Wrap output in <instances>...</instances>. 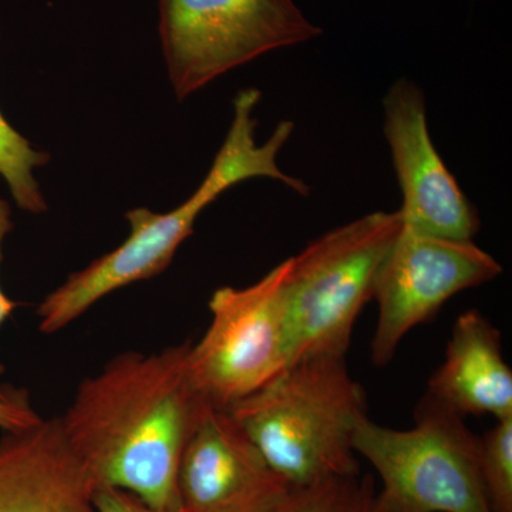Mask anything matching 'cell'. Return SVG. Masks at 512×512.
<instances>
[{"label":"cell","instance_id":"30bf717a","mask_svg":"<svg viewBox=\"0 0 512 512\" xmlns=\"http://www.w3.org/2000/svg\"><path fill=\"white\" fill-rule=\"evenodd\" d=\"M291 490L227 409L205 407L181 457V512H272Z\"/></svg>","mask_w":512,"mask_h":512},{"label":"cell","instance_id":"5b68a950","mask_svg":"<svg viewBox=\"0 0 512 512\" xmlns=\"http://www.w3.org/2000/svg\"><path fill=\"white\" fill-rule=\"evenodd\" d=\"M413 429L380 426L366 417L355 451L382 480L377 512H493L485 494L478 437L463 417L424 394Z\"/></svg>","mask_w":512,"mask_h":512},{"label":"cell","instance_id":"7c38bea8","mask_svg":"<svg viewBox=\"0 0 512 512\" xmlns=\"http://www.w3.org/2000/svg\"><path fill=\"white\" fill-rule=\"evenodd\" d=\"M426 396L463 419L512 417V372L503 357L500 330L483 313L471 309L458 316L446 359L431 375Z\"/></svg>","mask_w":512,"mask_h":512},{"label":"cell","instance_id":"9a60e30c","mask_svg":"<svg viewBox=\"0 0 512 512\" xmlns=\"http://www.w3.org/2000/svg\"><path fill=\"white\" fill-rule=\"evenodd\" d=\"M481 478L493 512H512V417L478 437Z\"/></svg>","mask_w":512,"mask_h":512},{"label":"cell","instance_id":"8fae6325","mask_svg":"<svg viewBox=\"0 0 512 512\" xmlns=\"http://www.w3.org/2000/svg\"><path fill=\"white\" fill-rule=\"evenodd\" d=\"M97 487L60 417L3 431L0 512H99Z\"/></svg>","mask_w":512,"mask_h":512},{"label":"cell","instance_id":"ba28073f","mask_svg":"<svg viewBox=\"0 0 512 512\" xmlns=\"http://www.w3.org/2000/svg\"><path fill=\"white\" fill-rule=\"evenodd\" d=\"M501 272L503 266L474 241L430 237L403 225L376 275L373 365L386 366L404 336L434 318L448 299L493 281Z\"/></svg>","mask_w":512,"mask_h":512},{"label":"cell","instance_id":"2e32d148","mask_svg":"<svg viewBox=\"0 0 512 512\" xmlns=\"http://www.w3.org/2000/svg\"><path fill=\"white\" fill-rule=\"evenodd\" d=\"M42 419L30 403L26 390L9 389L5 396L0 397V430L28 429Z\"/></svg>","mask_w":512,"mask_h":512},{"label":"cell","instance_id":"8992f818","mask_svg":"<svg viewBox=\"0 0 512 512\" xmlns=\"http://www.w3.org/2000/svg\"><path fill=\"white\" fill-rule=\"evenodd\" d=\"M323 30L293 0H160V37L178 100L272 50Z\"/></svg>","mask_w":512,"mask_h":512},{"label":"cell","instance_id":"4fadbf2b","mask_svg":"<svg viewBox=\"0 0 512 512\" xmlns=\"http://www.w3.org/2000/svg\"><path fill=\"white\" fill-rule=\"evenodd\" d=\"M50 161V154L36 150L0 111V177L8 184L15 204L33 215L45 214L47 202L43 197L33 170Z\"/></svg>","mask_w":512,"mask_h":512},{"label":"cell","instance_id":"5bb4252c","mask_svg":"<svg viewBox=\"0 0 512 512\" xmlns=\"http://www.w3.org/2000/svg\"><path fill=\"white\" fill-rule=\"evenodd\" d=\"M376 483L369 474L332 477L292 487L272 512H377Z\"/></svg>","mask_w":512,"mask_h":512},{"label":"cell","instance_id":"e0dca14e","mask_svg":"<svg viewBox=\"0 0 512 512\" xmlns=\"http://www.w3.org/2000/svg\"><path fill=\"white\" fill-rule=\"evenodd\" d=\"M96 503L99 512H181L158 510L126 491L101 488L97 490Z\"/></svg>","mask_w":512,"mask_h":512},{"label":"cell","instance_id":"52a82bcc","mask_svg":"<svg viewBox=\"0 0 512 512\" xmlns=\"http://www.w3.org/2000/svg\"><path fill=\"white\" fill-rule=\"evenodd\" d=\"M288 272L286 259L254 285L212 293L210 326L188 353L192 387L205 403L228 409L288 366Z\"/></svg>","mask_w":512,"mask_h":512},{"label":"cell","instance_id":"3957f363","mask_svg":"<svg viewBox=\"0 0 512 512\" xmlns=\"http://www.w3.org/2000/svg\"><path fill=\"white\" fill-rule=\"evenodd\" d=\"M227 410L292 487L362 473L355 436L367 400L346 356L298 360Z\"/></svg>","mask_w":512,"mask_h":512},{"label":"cell","instance_id":"6da1fadb","mask_svg":"<svg viewBox=\"0 0 512 512\" xmlns=\"http://www.w3.org/2000/svg\"><path fill=\"white\" fill-rule=\"evenodd\" d=\"M191 342L124 352L77 387L60 417L97 490L126 491L158 510L181 511L178 473L205 407L188 375Z\"/></svg>","mask_w":512,"mask_h":512},{"label":"cell","instance_id":"ac0fdd59","mask_svg":"<svg viewBox=\"0 0 512 512\" xmlns=\"http://www.w3.org/2000/svg\"><path fill=\"white\" fill-rule=\"evenodd\" d=\"M13 221H12V208H10L9 202L0 198V264L3 259V244H5L6 237L12 232ZM18 308V303L13 302L12 299L6 295L5 291L0 285V328L5 325L6 320L12 316V313ZM3 367L0 365V375H2ZM9 389H3L0 386V397L5 396Z\"/></svg>","mask_w":512,"mask_h":512},{"label":"cell","instance_id":"7a4b0ae2","mask_svg":"<svg viewBox=\"0 0 512 512\" xmlns=\"http://www.w3.org/2000/svg\"><path fill=\"white\" fill-rule=\"evenodd\" d=\"M259 100L258 89H245L237 94L227 137L210 171L187 201L164 214L148 208L128 211L130 235L126 241L94 259L82 271L70 274L43 299L37 308L40 332L46 335L60 332L110 293L163 274L178 248L191 237L201 212L234 185L266 177L288 185L298 194H309L308 185L284 173L276 161L279 151L292 136L295 128L292 121H281L266 143H256L258 120L254 111Z\"/></svg>","mask_w":512,"mask_h":512},{"label":"cell","instance_id":"277c9868","mask_svg":"<svg viewBox=\"0 0 512 512\" xmlns=\"http://www.w3.org/2000/svg\"><path fill=\"white\" fill-rule=\"evenodd\" d=\"M402 228L399 211L373 212L289 258L288 366L306 357L348 356L353 326L373 299L377 271Z\"/></svg>","mask_w":512,"mask_h":512},{"label":"cell","instance_id":"9c48e42d","mask_svg":"<svg viewBox=\"0 0 512 512\" xmlns=\"http://www.w3.org/2000/svg\"><path fill=\"white\" fill-rule=\"evenodd\" d=\"M383 109L384 136L402 188L404 227L430 237L473 241L480 218L431 141L423 92L410 80H397Z\"/></svg>","mask_w":512,"mask_h":512}]
</instances>
